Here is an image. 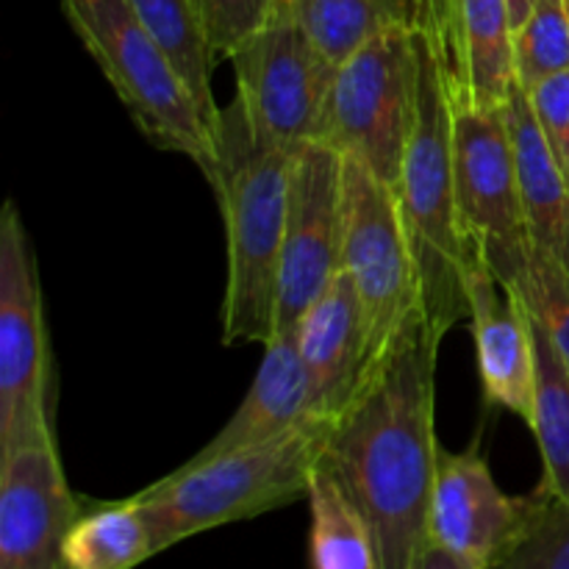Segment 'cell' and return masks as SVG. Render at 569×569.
<instances>
[{"instance_id": "obj_17", "label": "cell", "mask_w": 569, "mask_h": 569, "mask_svg": "<svg viewBox=\"0 0 569 569\" xmlns=\"http://www.w3.org/2000/svg\"><path fill=\"white\" fill-rule=\"evenodd\" d=\"M311 420L317 417L311 415L309 376L300 359L298 339L295 333H276L264 345L261 365L239 409L192 459L267 445Z\"/></svg>"}, {"instance_id": "obj_13", "label": "cell", "mask_w": 569, "mask_h": 569, "mask_svg": "<svg viewBox=\"0 0 569 569\" xmlns=\"http://www.w3.org/2000/svg\"><path fill=\"white\" fill-rule=\"evenodd\" d=\"M398 17L428 33L456 109H498L515 92L506 0H400Z\"/></svg>"}, {"instance_id": "obj_15", "label": "cell", "mask_w": 569, "mask_h": 569, "mask_svg": "<svg viewBox=\"0 0 569 569\" xmlns=\"http://www.w3.org/2000/svg\"><path fill=\"white\" fill-rule=\"evenodd\" d=\"M526 500L511 498L495 481L481 442L467 450H439L431 500V542L476 569L503 556L522 522Z\"/></svg>"}, {"instance_id": "obj_6", "label": "cell", "mask_w": 569, "mask_h": 569, "mask_svg": "<svg viewBox=\"0 0 569 569\" xmlns=\"http://www.w3.org/2000/svg\"><path fill=\"white\" fill-rule=\"evenodd\" d=\"M342 270L365 306L372 378L395 353L411 322L422 317L420 276L398 192L348 156Z\"/></svg>"}, {"instance_id": "obj_16", "label": "cell", "mask_w": 569, "mask_h": 569, "mask_svg": "<svg viewBox=\"0 0 569 569\" xmlns=\"http://www.w3.org/2000/svg\"><path fill=\"white\" fill-rule=\"evenodd\" d=\"M292 333L309 376L311 415L333 426L370 381V331L348 272H337Z\"/></svg>"}, {"instance_id": "obj_10", "label": "cell", "mask_w": 569, "mask_h": 569, "mask_svg": "<svg viewBox=\"0 0 569 569\" xmlns=\"http://www.w3.org/2000/svg\"><path fill=\"white\" fill-rule=\"evenodd\" d=\"M453 189L461 239L476 242L500 283H511L531 253L506 106L456 109Z\"/></svg>"}, {"instance_id": "obj_3", "label": "cell", "mask_w": 569, "mask_h": 569, "mask_svg": "<svg viewBox=\"0 0 569 569\" xmlns=\"http://www.w3.org/2000/svg\"><path fill=\"white\" fill-rule=\"evenodd\" d=\"M406 26L415 42V117L395 192L420 276L422 317L445 342L467 320L465 239L453 189L456 103L428 33Z\"/></svg>"}, {"instance_id": "obj_5", "label": "cell", "mask_w": 569, "mask_h": 569, "mask_svg": "<svg viewBox=\"0 0 569 569\" xmlns=\"http://www.w3.org/2000/svg\"><path fill=\"white\" fill-rule=\"evenodd\" d=\"M61 11L139 133L159 150L187 156L206 181H214V128L133 6L128 0H61Z\"/></svg>"}, {"instance_id": "obj_4", "label": "cell", "mask_w": 569, "mask_h": 569, "mask_svg": "<svg viewBox=\"0 0 569 569\" xmlns=\"http://www.w3.org/2000/svg\"><path fill=\"white\" fill-rule=\"evenodd\" d=\"M331 422L311 420L256 448L189 459L131 495L153 537L156 556L189 537L253 520L306 498Z\"/></svg>"}, {"instance_id": "obj_11", "label": "cell", "mask_w": 569, "mask_h": 569, "mask_svg": "<svg viewBox=\"0 0 569 569\" xmlns=\"http://www.w3.org/2000/svg\"><path fill=\"white\" fill-rule=\"evenodd\" d=\"M345 156L326 142L295 150L287 228L278 267L276 333H292L300 317L342 270Z\"/></svg>"}, {"instance_id": "obj_19", "label": "cell", "mask_w": 569, "mask_h": 569, "mask_svg": "<svg viewBox=\"0 0 569 569\" xmlns=\"http://www.w3.org/2000/svg\"><path fill=\"white\" fill-rule=\"evenodd\" d=\"M153 537L131 498L83 500V511L64 542L67 569H133L153 559Z\"/></svg>"}, {"instance_id": "obj_12", "label": "cell", "mask_w": 569, "mask_h": 569, "mask_svg": "<svg viewBox=\"0 0 569 569\" xmlns=\"http://www.w3.org/2000/svg\"><path fill=\"white\" fill-rule=\"evenodd\" d=\"M81 511L53 431L0 450V569H67L64 542Z\"/></svg>"}, {"instance_id": "obj_21", "label": "cell", "mask_w": 569, "mask_h": 569, "mask_svg": "<svg viewBox=\"0 0 569 569\" xmlns=\"http://www.w3.org/2000/svg\"><path fill=\"white\" fill-rule=\"evenodd\" d=\"M128 3L133 6L142 26L153 33L156 42L167 50L217 137L220 106L211 92V70H214L217 56L206 39L194 0H128Z\"/></svg>"}, {"instance_id": "obj_22", "label": "cell", "mask_w": 569, "mask_h": 569, "mask_svg": "<svg viewBox=\"0 0 569 569\" xmlns=\"http://www.w3.org/2000/svg\"><path fill=\"white\" fill-rule=\"evenodd\" d=\"M531 326L537 342V406L528 428L542 453V483H548L569 506V367L533 317Z\"/></svg>"}, {"instance_id": "obj_31", "label": "cell", "mask_w": 569, "mask_h": 569, "mask_svg": "<svg viewBox=\"0 0 569 569\" xmlns=\"http://www.w3.org/2000/svg\"><path fill=\"white\" fill-rule=\"evenodd\" d=\"M283 3H289V0H283Z\"/></svg>"}, {"instance_id": "obj_9", "label": "cell", "mask_w": 569, "mask_h": 569, "mask_svg": "<svg viewBox=\"0 0 569 569\" xmlns=\"http://www.w3.org/2000/svg\"><path fill=\"white\" fill-rule=\"evenodd\" d=\"M50 378L37 256L9 198L0 211V450L53 431Z\"/></svg>"}, {"instance_id": "obj_24", "label": "cell", "mask_w": 569, "mask_h": 569, "mask_svg": "<svg viewBox=\"0 0 569 569\" xmlns=\"http://www.w3.org/2000/svg\"><path fill=\"white\" fill-rule=\"evenodd\" d=\"M522 500L520 528L489 569H569V506L542 481Z\"/></svg>"}, {"instance_id": "obj_8", "label": "cell", "mask_w": 569, "mask_h": 569, "mask_svg": "<svg viewBox=\"0 0 569 569\" xmlns=\"http://www.w3.org/2000/svg\"><path fill=\"white\" fill-rule=\"evenodd\" d=\"M228 61L237 100L261 142L287 150L322 142L339 64L311 42L287 3Z\"/></svg>"}, {"instance_id": "obj_29", "label": "cell", "mask_w": 569, "mask_h": 569, "mask_svg": "<svg viewBox=\"0 0 569 569\" xmlns=\"http://www.w3.org/2000/svg\"><path fill=\"white\" fill-rule=\"evenodd\" d=\"M415 569H476V567L467 565V561H461L459 556H453L450 550L439 548V545L431 542L420 553V559H417Z\"/></svg>"}, {"instance_id": "obj_1", "label": "cell", "mask_w": 569, "mask_h": 569, "mask_svg": "<svg viewBox=\"0 0 569 569\" xmlns=\"http://www.w3.org/2000/svg\"><path fill=\"white\" fill-rule=\"evenodd\" d=\"M439 348L442 339L417 317L348 415L333 422L322 450V467L370 528L381 569H415L431 545L442 450L433 426Z\"/></svg>"}, {"instance_id": "obj_27", "label": "cell", "mask_w": 569, "mask_h": 569, "mask_svg": "<svg viewBox=\"0 0 569 569\" xmlns=\"http://www.w3.org/2000/svg\"><path fill=\"white\" fill-rule=\"evenodd\" d=\"M283 0H194L206 39L217 59H228L267 26Z\"/></svg>"}, {"instance_id": "obj_30", "label": "cell", "mask_w": 569, "mask_h": 569, "mask_svg": "<svg viewBox=\"0 0 569 569\" xmlns=\"http://www.w3.org/2000/svg\"><path fill=\"white\" fill-rule=\"evenodd\" d=\"M539 0H506V9H509V22H511V31L522 26V22L531 17V11L537 9Z\"/></svg>"}, {"instance_id": "obj_14", "label": "cell", "mask_w": 569, "mask_h": 569, "mask_svg": "<svg viewBox=\"0 0 569 569\" xmlns=\"http://www.w3.org/2000/svg\"><path fill=\"white\" fill-rule=\"evenodd\" d=\"M465 298L478 350L483 395L531 426L537 406V342L531 315L515 289L503 287L483 250L465 239Z\"/></svg>"}, {"instance_id": "obj_18", "label": "cell", "mask_w": 569, "mask_h": 569, "mask_svg": "<svg viewBox=\"0 0 569 569\" xmlns=\"http://www.w3.org/2000/svg\"><path fill=\"white\" fill-rule=\"evenodd\" d=\"M511 142L517 156V178H520L522 217H526L531 248L559 261L569 270V178L559 159L550 150L531 98L522 87H515L506 100Z\"/></svg>"}, {"instance_id": "obj_25", "label": "cell", "mask_w": 569, "mask_h": 569, "mask_svg": "<svg viewBox=\"0 0 569 569\" xmlns=\"http://www.w3.org/2000/svg\"><path fill=\"white\" fill-rule=\"evenodd\" d=\"M517 87L531 89L569 70V0H539L511 37Z\"/></svg>"}, {"instance_id": "obj_20", "label": "cell", "mask_w": 569, "mask_h": 569, "mask_svg": "<svg viewBox=\"0 0 569 569\" xmlns=\"http://www.w3.org/2000/svg\"><path fill=\"white\" fill-rule=\"evenodd\" d=\"M306 500L311 509V569H381L365 517L322 461Z\"/></svg>"}, {"instance_id": "obj_23", "label": "cell", "mask_w": 569, "mask_h": 569, "mask_svg": "<svg viewBox=\"0 0 569 569\" xmlns=\"http://www.w3.org/2000/svg\"><path fill=\"white\" fill-rule=\"evenodd\" d=\"M287 6L333 64H342L372 33L400 20V0H289Z\"/></svg>"}, {"instance_id": "obj_28", "label": "cell", "mask_w": 569, "mask_h": 569, "mask_svg": "<svg viewBox=\"0 0 569 569\" xmlns=\"http://www.w3.org/2000/svg\"><path fill=\"white\" fill-rule=\"evenodd\" d=\"M526 92L550 150L569 178V70L545 78Z\"/></svg>"}, {"instance_id": "obj_7", "label": "cell", "mask_w": 569, "mask_h": 569, "mask_svg": "<svg viewBox=\"0 0 569 569\" xmlns=\"http://www.w3.org/2000/svg\"><path fill=\"white\" fill-rule=\"evenodd\" d=\"M415 117V42L406 20L372 33L337 67L322 142L398 189Z\"/></svg>"}, {"instance_id": "obj_2", "label": "cell", "mask_w": 569, "mask_h": 569, "mask_svg": "<svg viewBox=\"0 0 569 569\" xmlns=\"http://www.w3.org/2000/svg\"><path fill=\"white\" fill-rule=\"evenodd\" d=\"M217 176L211 189L226 222L228 278L222 295V345H261L272 339L287 228L289 178L295 150L261 142L237 98L217 120Z\"/></svg>"}, {"instance_id": "obj_26", "label": "cell", "mask_w": 569, "mask_h": 569, "mask_svg": "<svg viewBox=\"0 0 569 569\" xmlns=\"http://www.w3.org/2000/svg\"><path fill=\"white\" fill-rule=\"evenodd\" d=\"M503 287L520 295L526 309L545 328L561 361L569 367V270L542 250L531 248L520 276Z\"/></svg>"}]
</instances>
